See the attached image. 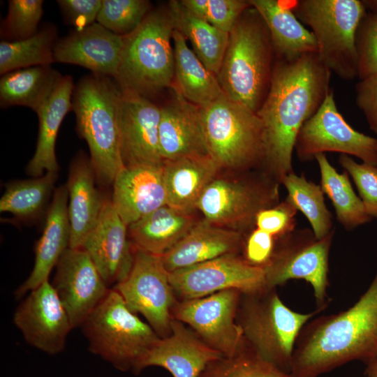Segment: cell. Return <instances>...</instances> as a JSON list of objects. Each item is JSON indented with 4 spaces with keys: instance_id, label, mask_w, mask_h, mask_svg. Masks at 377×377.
I'll list each match as a JSON object with an SVG mask.
<instances>
[{
    "instance_id": "1",
    "label": "cell",
    "mask_w": 377,
    "mask_h": 377,
    "mask_svg": "<svg viewBox=\"0 0 377 377\" xmlns=\"http://www.w3.org/2000/svg\"><path fill=\"white\" fill-rule=\"evenodd\" d=\"M331 74L317 52L292 61L276 60L268 93L257 114L263 131L260 170L280 184L293 172L292 157L302 126L331 91Z\"/></svg>"
},
{
    "instance_id": "2",
    "label": "cell",
    "mask_w": 377,
    "mask_h": 377,
    "mask_svg": "<svg viewBox=\"0 0 377 377\" xmlns=\"http://www.w3.org/2000/svg\"><path fill=\"white\" fill-rule=\"evenodd\" d=\"M377 355V272L351 307L308 321L296 340L290 373L318 377L355 360Z\"/></svg>"
},
{
    "instance_id": "3",
    "label": "cell",
    "mask_w": 377,
    "mask_h": 377,
    "mask_svg": "<svg viewBox=\"0 0 377 377\" xmlns=\"http://www.w3.org/2000/svg\"><path fill=\"white\" fill-rule=\"evenodd\" d=\"M276 60L269 31L251 6L229 33L216 75L226 97L257 113L268 93Z\"/></svg>"
},
{
    "instance_id": "4",
    "label": "cell",
    "mask_w": 377,
    "mask_h": 377,
    "mask_svg": "<svg viewBox=\"0 0 377 377\" xmlns=\"http://www.w3.org/2000/svg\"><path fill=\"white\" fill-rule=\"evenodd\" d=\"M121 89L114 78L91 73L75 85L72 110L77 133L89 147L96 180L112 184L125 167L119 126Z\"/></svg>"
},
{
    "instance_id": "5",
    "label": "cell",
    "mask_w": 377,
    "mask_h": 377,
    "mask_svg": "<svg viewBox=\"0 0 377 377\" xmlns=\"http://www.w3.org/2000/svg\"><path fill=\"white\" fill-rule=\"evenodd\" d=\"M322 311L317 309L302 313L288 308L276 288L265 286L242 293L237 314L247 344L261 358L290 373L298 335L312 318Z\"/></svg>"
},
{
    "instance_id": "6",
    "label": "cell",
    "mask_w": 377,
    "mask_h": 377,
    "mask_svg": "<svg viewBox=\"0 0 377 377\" xmlns=\"http://www.w3.org/2000/svg\"><path fill=\"white\" fill-rule=\"evenodd\" d=\"M174 29L168 10H156L150 11L133 32L123 36L115 78L122 90L146 97L172 86Z\"/></svg>"
},
{
    "instance_id": "7",
    "label": "cell",
    "mask_w": 377,
    "mask_h": 377,
    "mask_svg": "<svg viewBox=\"0 0 377 377\" xmlns=\"http://www.w3.org/2000/svg\"><path fill=\"white\" fill-rule=\"evenodd\" d=\"M198 108L209 155L221 170H260L263 131L257 113L226 96Z\"/></svg>"
},
{
    "instance_id": "8",
    "label": "cell",
    "mask_w": 377,
    "mask_h": 377,
    "mask_svg": "<svg viewBox=\"0 0 377 377\" xmlns=\"http://www.w3.org/2000/svg\"><path fill=\"white\" fill-rule=\"evenodd\" d=\"M89 350L121 371L133 372L159 336L110 288L81 325Z\"/></svg>"
},
{
    "instance_id": "9",
    "label": "cell",
    "mask_w": 377,
    "mask_h": 377,
    "mask_svg": "<svg viewBox=\"0 0 377 377\" xmlns=\"http://www.w3.org/2000/svg\"><path fill=\"white\" fill-rule=\"evenodd\" d=\"M290 8L310 28L317 43V53L325 66L339 77H357L355 38L367 9L359 0L290 1Z\"/></svg>"
},
{
    "instance_id": "10",
    "label": "cell",
    "mask_w": 377,
    "mask_h": 377,
    "mask_svg": "<svg viewBox=\"0 0 377 377\" xmlns=\"http://www.w3.org/2000/svg\"><path fill=\"white\" fill-rule=\"evenodd\" d=\"M279 186L260 170H221L205 189L197 210L214 225L246 233L258 212L280 202Z\"/></svg>"
},
{
    "instance_id": "11",
    "label": "cell",
    "mask_w": 377,
    "mask_h": 377,
    "mask_svg": "<svg viewBox=\"0 0 377 377\" xmlns=\"http://www.w3.org/2000/svg\"><path fill=\"white\" fill-rule=\"evenodd\" d=\"M334 235L333 229L318 239L312 230L302 229L279 238L263 267L265 286L276 288L288 280H304L313 288L316 308L323 311L329 304V254Z\"/></svg>"
},
{
    "instance_id": "12",
    "label": "cell",
    "mask_w": 377,
    "mask_h": 377,
    "mask_svg": "<svg viewBox=\"0 0 377 377\" xmlns=\"http://www.w3.org/2000/svg\"><path fill=\"white\" fill-rule=\"evenodd\" d=\"M112 288L131 311L144 316L160 337L170 334L171 311L177 299L161 256L135 249L129 274Z\"/></svg>"
},
{
    "instance_id": "13",
    "label": "cell",
    "mask_w": 377,
    "mask_h": 377,
    "mask_svg": "<svg viewBox=\"0 0 377 377\" xmlns=\"http://www.w3.org/2000/svg\"><path fill=\"white\" fill-rule=\"evenodd\" d=\"M242 293L228 289L200 298L177 300L171 311L172 318L188 325L224 357L233 356L246 343L237 322Z\"/></svg>"
},
{
    "instance_id": "14",
    "label": "cell",
    "mask_w": 377,
    "mask_h": 377,
    "mask_svg": "<svg viewBox=\"0 0 377 377\" xmlns=\"http://www.w3.org/2000/svg\"><path fill=\"white\" fill-rule=\"evenodd\" d=\"M299 159H315L327 151L354 156L377 166V138L355 130L338 110L332 91L316 113L302 126L295 142Z\"/></svg>"
},
{
    "instance_id": "15",
    "label": "cell",
    "mask_w": 377,
    "mask_h": 377,
    "mask_svg": "<svg viewBox=\"0 0 377 377\" xmlns=\"http://www.w3.org/2000/svg\"><path fill=\"white\" fill-rule=\"evenodd\" d=\"M168 276L178 300L200 298L228 289L245 293L266 286L264 269L250 265L235 253L168 272Z\"/></svg>"
},
{
    "instance_id": "16",
    "label": "cell",
    "mask_w": 377,
    "mask_h": 377,
    "mask_svg": "<svg viewBox=\"0 0 377 377\" xmlns=\"http://www.w3.org/2000/svg\"><path fill=\"white\" fill-rule=\"evenodd\" d=\"M13 323L29 345L49 355L64 350L73 329L49 280L30 291L21 302L13 314Z\"/></svg>"
},
{
    "instance_id": "17",
    "label": "cell",
    "mask_w": 377,
    "mask_h": 377,
    "mask_svg": "<svg viewBox=\"0 0 377 377\" xmlns=\"http://www.w3.org/2000/svg\"><path fill=\"white\" fill-rule=\"evenodd\" d=\"M51 283L73 329L81 327L110 289L82 248L68 247L65 251Z\"/></svg>"
},
{
    "instance_id": "18",
    "label": "cell",
    "mask_w": 377,
    "mask_h": 377,
    "mask_svg": "<svg viewBox=\"0 0 377 377\" xmlns=\"http://www.w3.org/2000/svg\"><path fill=\"white\" fill-rule=\"evenodd\" d=\"M161 108L147 97L121 89L119 126L125 167L162 165L158 145Z\"/></svg>"
},
{
    "instance_id": "19",
    "label": "cell",
    "mask_w": 377,
    "mask_h": 377,
    "mask_svg": "<svg viewBox=\"0 0 377 377\" xmlns=\"http://www.w3.org/2000/svg\"><path fill=\"white\" fill-rule=\"evenodd\" d=\"M170 334L159 337L138 362L133 374L149 367L167 370L172 377H199L206 367L223 355L205 343L186 324L171 320Z\"/></svg>"
},
{
    "instance_id": "20",
    "label": "cell",
    "mask_w": 377,
    "mask_h": 377,
    "mask_svg": "<svg viewBox=\"0 0 377 377\" xmlns=\"http://www.w3.org/2000/svg\"><path fill=\"white\" fill-rule=\"evenodd\" d=\"M89 255L108 286L113 287L129 274L135 260V248L128 226L114 209L111 200H105L97 223L82 246Z\"/></svg>"
},
{
    "instance_id": "21",
    "label": "cell",
    "mask_w": 377,
    "mask_h": 377,
    "mask_svg": "<svg viewBox=\"0 0 377 377\" xmlns=\"http://www.w3.org/2000/svg\"><path fill=\"white\" fill-rule=\"evenodd\" d=\"M122 45L123 36L113 34L96 22L57 40L54 59V62L80 66L91 73L115 80Z\"/></svg>"
},
{
    "instance_id": "22",
    "label": "cell",
    "mask_w": 377,
    "mask_h": 377,
    "mask_svg": "<svg viewBox=\"0 0 377 377\" xmlns=\"http://www.w3.org/2000/svg\"><path fill=\"white\" fill-rule=\"evenodd\" d=\"M112 185L111 201L127 226L167 205L163 164L124 167Z\"/></svg>"
},
{
    "instance_id": "23",
    "label": "cell",
    "mask_w": 377,
    "mask_h": 377,
    "mask_svg": "<svg viewBox=\"0 0 377 377\" xmlns=\"http://www.w3.org/2000/svg\"><path fill=\"white\" fill-rule=\"evenodd\" d=\"M175 98L161 108L158 145L164 161L209 155L198 106L175 89Z\"/></svg>"
},
{
    "instance_id": "24",
    "label": "cell",
    "mask_w": 377,
    "mask_h": 377,
    "mask_svg": "<svg viewBox=\"0 0 377 377\" xmlns=\"http://www.w3.org/2000/svg\"><path fill=\"white\" fill-rule=\"evenodd\" d=\"M68 194L66 185L55 189L40 237L36 242L33 269L27 279L14 292L22 298L45 281L69 247L71 227L68 214Z\"/></svg>"
},
{
    "instance_id": "25",
    "label": "cell",
    "mask_w": 377,
    "mask_h": 377,
    "mask_svg": "<svg viewBox=\"0 0 377 377\" xmlns=\"http://www.w3.org/2000/svg\"><path fill=\"white\" fill-rule=\"evenodd\" d=\"M245 233L214 225L204 219L172 248L161 256L168 272L227 254H241Z\"/></svg>"
},
{
    "instance_id": "26",
    "label": "cell",
    "mask_w": 377,
    "mask_h": 377,
    "mask_svg": "<svg viewBox=\"0 0 377 377\" xmlns=\"http://www.w3.org/2000/svg\"><path fill=\"white\" fill-rule=\"evenodd\" d=\"M96 179L90 158L79 154L72 161L66 187L71 227L69 248H82L98 222L104 200L95 185Z\"/></svg>"
},
{
    "instance_id": "27",
    "label": "cell",
    "mask_w": 377,
    "mask_h": 377,
    "mask_svg": "<svg viewBox=\"0 0 377 377\" xmlns=\"http://www.w3.org/2000/svg\"><path fill=\"white\" fill-rule=\"evenodd\" d=\"M74 87L73 77L69 75H62L47 101L36 112L38 117L36 147L26 168L27 173L33 177L59 170L56 140L63 119L72 110Z\"/></svg>"
},
{
    "instance_id": "28",
    "label": "cell",
    "mask_w": 377,
    "mask_h": 377,
    "mask_svg": "<svg viewBox=\"0 0 377 377\" xmlns=\"http://www.w3.org/2000/svg\"><path fill=\"white\" fill-rule=\"evenodd\" d=\"M249 3L269 31L276 59L292 61L317 52L314 36L295 16L290 1L250 0Z\"/></svg>"
},
{
    "instance_id": "29",
    "label": "cell",
    "mask_w": 377,
    "mask_h": 377,
    "mask_svg": "<svg viewBox=\"0 0 377 377\" xmlns=\"http://www.w3.org/2000/svg\"><path fill=\"white\" fill-rule=\"evenodd\" d=\"M221 171L209 155L164 161L167 205L184 212H195L205 189Z\"/></svg>"
},
{
    "instance_id": "30",
    "label": "cell",
    "mask_w": 377,
    "mask_h": 377,
    "mask_svg": "<svg viewBox=\"0 0 377 377\" xmlns=\"http://www.w3.org/2000/svg\"><path fill=\"white\" fill-rule=\"evenodd\" d=\"M200 221L188 212L165 205L128 226L136 249L162 256L179 242Z\"/></svg>"
},
{
    "instance_id": "31",
    "label": "cell",
    "mask_w": 377,
    "mask_h": 377,
    "mask_svg": "<svg viewBox=\"0 0 377 377\" xmlns=\"http://www.w3.org/2000/svg\"><path fill=\"white\" fill-rule=\"evenodd\" d=\"M175 89L186 101L204 106L224 96L216 75L188 46L186 39L174 29Z\"/></svg>"
},
{
    "instance_id": "32",
    "label": "cell",
    "mask_w": 377,
    "mask_h": 377,
    "mask_svg": "<svg viewBox=\"0 0 377 377\" xmlns=\"http://www.w3.org/2000/svg\"><path fill=\"white\" fill-rule=\"evenodd\" d=\"M61 75L51 66H36L10 71L0 79L2 108L20 105L37 112L47 101Z\"/></svg>"
},
{
    "instance_id": "33",
    "label": "cell",
    "mask_w": 377,
    "mask_h": 377,
    "mask_svg": "<svg viewBox=\"0 0 377 377\" xmlns=\"http://www.w3.org/2000/svg\"><path fill=\"white\" fill-rule=\"evenodd\" d=\"M168 11L174 29L190 41L198 59L216 75L228 45L229 33L193 15L180 1H170Z\"/></svg>"
},
{
    "instance_id": "34",
    "label": "cell",
    "mask_w": 377,
    "mask_h": 377,
    "mask_svg": "<svg viewBox=\"0 0 377 377\" xmlns=\"http://www.w3.org/2000/svg\"><path fill=\"white\" fill-rule=\"evenodd\" d=\"M320 172L321 188L330 199L339 222L347 230H352L371 221V217L351 186L348 173H339L325 154L315 156Z\"/></svg>"
},
{
    "instance_id": "35",
    "label": "cell",
    "mask_w": 377,
    "mask_h": 377,
    "mask_svg": "<svg viewBox=\"0 0 377 377\" xmlns=\"http://www.w3.org/2000/svg\"><path fill=\"white\" fill-rule=\"evenodd\" d=\"M57 37L56 28L46 25L28 38L1 40L0 75L24 68L51 66L54 62L53 52Z\"/></svg>"
},
{
    "instance_id": "36",
    "label": "cell",
    "mask_w": 377,
    "mask_h": 377,
    "mask_svg": "<svg viewBox=\"0 0 377 377\" xmlns=\"http://www.w3.org/2000/svg\"><path fill=\"white\" fill-rule=\"evenodd\" d=\"M57 172H48L38 177L17 180L6 185L0 200L1 212L18 219H31L45 208L54 189Z\"/></svg>"
},
{
    "instance_id": "37",
    "label": "cell",
    "mask_w": 377,
    "mask_h": 377,
    "mask_svg": "<svg viewBox=\"0 0 377 377\" xmlns=\"http://www.w3.org/2000/svg\"><path fill=\"white\" fill-rule=\"evenodd\" d=\"M281 184L288 191L287 198L308 219L315 237L320 239L332 230V216L327 209L321 186L294 172L286 175Z\"/></svg>"
},
{
    "instance_id": "38",
    "label": "cell",
    "mask_w": 377,
    "mask_h": 377,
    "mask_svg": "<svg viewBox=\"0 0 377 377\" xmlns=\"http://www.w3.org/2000/svg\"><path fill=\"white\" fill-rule=\"evenodd\" d=\"M199 377H296L261 358L246 342L235 355L210 362Z\"/></svg>"
},
{
    "instance_id": "39",
    "label": "cell",
    "mask_w": 377,
    "mask_h": 377,
    "mask_svg": "<svg viewBox=\"0 0 377 377\" xmlns=\"http://www.w3.org/2000/svg\"><path fill=\"white\" fill-rule=\"evenodd\" d=\"M150 12L146 0H102L96 22L114 34L133 32Z\"/></svg>"
},
{
    "instance_id": "40",
    "label": "cell",
    "mask_w": 377,
    "mask_h": 377,
    "mask_svg": "<svg viewBox=\"0 0 377 377\" xmlns=\"http://www.w3.org/2000/svg\"><path fill=\"white\" fill-rule=\"evenodd\" d=\"M43 6V0H9L8 13L1 26L3 40H21L34 35L38 31Z\"/></svg>"
},
{
    "instance_id": "41",
    "label": "cell",
    "mask_w": 377,
    "mask_h": 377,
    "mask_svg": "<svg viewBox=\"0 0 377 377\" xmlns=\"http://www.w3.org/2000/svg\"><path fill=\"white\" fill-rule=\"evenodd\" d=\"M180 2L193 15L228 33L251 6L249 1L243 0H181Z\"/></svg>"
},
{
    "instance_id": "42",
    "label": "cell",
    "mask_w": 377,
    "mask_h": 377,
    "mask_svg": "<svg viewBox=\"0 0 377 377\" xmlns=\"http://www.w3.org/2000/svg\"><path fill=\"white\" fill-rule=\"evenodd\" d=\"M355 45L359 79L377 75V12H367L361 20Z\"/></svg>"
},
{
    "instance_id": "43",
    "label": "cell",
    "mask_w": 377,
    "mask_h": 377,
    "mask_svg": "<svg viewBox=\"0 0 377 377\" xmlns=\"http://www.w3.org/2000/svg\"><path fill=\"white\" fill-rule=\"evenodd\" d=\"M339 163L353 178L368 214L377 219V166L341 154Z\"/></svg>"
},
{
    "instance_id": "44",
    "label": "cell",
    "mask_w": 377,
    "mask_h": 377,
    "mask_svg": "<svg viewBox=\"0 0 377 377\" xmlns=\"http://www.w3.org/2000/svg\"><path fill=\"white\" fill-rule=\"evenodd\" d=\"M297 209L286 198L256 215L255 227L279 239L295 230Z\"/></svg>"
},
{
    "instance_id": "45",
    "label": "cell",
    "mask_w": 377,
    "mask_h": 377,
    "mask_svg": "<svg viewBox=\"0 0 377 377\" xmlns=\"http://www.w3.org/2000/svg\"><path fill=\"white\" fill-rule=\"evenodd\" d=\"M277 239L254 227L245 233L241 256L250 265L263 268L273 255Z\"/></svg>"
},
{
    "instance_id": "46",
    "label": "cell",
    "mask_w": 377,
    "mask_h": 377,
    "mask_svg": "<svg viewBox=\"0 0 377 377\" xmlns=\"http://www.w3.org/2000/svg\"><path fill=\"white\" fill-rule=\"evenodd\" d=\"M57 2L66 24L75 30H80L96 22L102 0H59Z\"/></svg>"
},
{
    "instance_id": "47",
    "label": "cell",
    "mask_w": 377,
    "mask_h": 377,
    "mask_svg": "<svg viewBox=\"0 0 377 377\" xmlns=\"http://www.w3.org/2000/svg\"><path fill=\"white\" fill-rule=\"evenodd\" d=\"M355 103L370 129L377 134V75L360 80L355 85Z\"/></svg>"
},
{
    "instance_id": "48",
    "label": "cell",
    "mask_w": 377,
    "mask_h": 377,
    "mask_svg": "<svg viewBox=\"0 0 377 377\" xmlns=\"http://www.w3.org/2000/svg\"><path fill=\"white\" fill-rule=\"evenodd\" d=\"M365 365L366 377H377V355L368 361Z\"/></svg>"
},
{
    "instance_id": "49",
    "label": "cell",
    "mask_w": 377,
    "mask_h": 377,
    "mask_svg": "<svg viewBox=\"0 0 377 377\" xmlns=\"http://www.w3.org/2000/svg\"><path fill=\"white\" fill-rule=\"evenodd\" d=\"M366 9L370 12H377V0H364L362 1Z\"/></svg>"
}]
</instances>
